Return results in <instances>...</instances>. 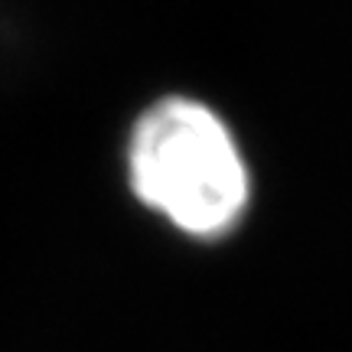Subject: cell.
<instances>
[{"mask_svg":"<svg viewBox=\"0 0 352 352\" xmlns=\"http://www.w3.org/2000/svg\"><path fill=\"white\" fill-rule=\"evenodd\" d=\"M138 196L192 235H219L245 209L248 176L226 124L186 98L144 114L131 138Z\"/></svg>","mask_w":352,"mask_h":352,"instance_id":"6da1fadb","label":"cell"}]
</instances>
